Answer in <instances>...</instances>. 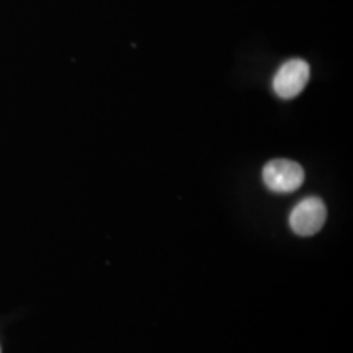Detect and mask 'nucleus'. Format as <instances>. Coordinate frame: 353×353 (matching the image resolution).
Wrapping results in <instances>:
<instances>
[{
    "label": "nucleus",
    "mask_w": 353,
    "mask_h": 353,
    "mask_svg": "<svg viewBox=\"0 0 353 353\" xmlns=\"http://www.w3.org/2000/svg\"><path fill=\"white\" fill-rule=\"evenodd\" d=\"M263 182L272 192L291 193L304 182V170L296 162L288 159H275L263 167Z\"/></svg>",
    "instance_id": "f257e3e1"
},
{
    "label": "nucleus",
    "mask_w": 353,
    "mask_h": 353,
    "mask_svg": "<svg viewBox=\"0 0 353 353\" xmlns=\"http://www.w3.org/2000/svg\"><path fill=\"white\" fill-rule=\"evenodd\" d=\"M327 219V210L322 200L316 196L301 200L290 214V228L301 237L314 236L324 226Z\"/></svg>",
    "instance_id": "f03ea898"
},
{
    "label": "nucleus",
    "mask_w": 353,
    "mask_h": 353,
    "mask_svg": "<svg viewBox=\"0 0 353 353\" xmlns=\"http://www.w3.org/2000/svg\"><path fill=\"white\" fill-rule=\"evenodd\" d=\"M309 64L303 59H290L280 65L273 77V90L280 99L290 100L298 97L309 82Z\"/></svg>",
    "instance_id": "7ed1b4c3"
}]
</instances>
